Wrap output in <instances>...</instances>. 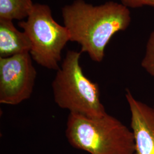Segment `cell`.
<instances>
[{"label": "cell", "instance_id": "obj_6", "mask_svg": "<svg viewBox=\"0 0 154 154\" xmlns=\"http://www.w3.org/2000/svg\"><path fill=\"white\" fill-rule=\"evenodd\" d=\"M126 98L131 113V127L135 154H154V110L136 99L127 90Z\"/></svg>", "mask_w": 154, "mask_h": 154}, {"label": "cell", "instance_id": "obj_5", "mask_svg": "<svg viewBox=\"0 0 154 154\" xmlns=\"http://www.w3.org/2000/svg\"><path fill=\"white\" fill-rule=\"evenodd\" d=\"M36 77L30 53L0 58V103L16 106L29 99Z\"/></svg>", "mask_w": 154, "mask_h": 154}, {"label": "cell", "instance_id": "obj_2", "mask_svg": "<svg viewBox=\"0 0 154 154\" xmlns=\"http://www.w3.org/2000/svg\"><path fill=\"white\" fill-rule=\"evenodd\" d=\"M65 135L72 147L89 154H135L132 131L107 113L90 117L70 112Z\"/></svg>", "mask_w": 154, "mask_h": 154}, {"label": "cell", "instance_id": "obj_1", "mask_svg": "<svg viewBox=\"0 0 154 154\" xmlns=\"http://www.w3.org/2000/svg\"><path fill=\"white\" fill-rule=\"evenodd\" d=\"M61 13L70 41L79 45L81 52L96 62L103 60L112 37L126 30L131 22L130 9L111 1L93 5L84 0H74L64 6Z\"/></svg>", "mask_w": 154, "mask_h": 154}, {"label": "cell", "instance_id": "obj_10", "mask_svg": "<svg viewBox=\"0 0 154 154\" xmlns=\"http://www.w3.org/2000/svg\"><path fill=\"white\" fill-rule=\"evenodd\" d=\"M121 3L130 9H137L144 6L154 7V0H121Z\"/></svg>", "mask_w": 154, "mask_h": 154}, {"label": "cell", "instance_id": "obj_4", "mask_svg": "<svg viewBox=\"0 0 154 154\" xmlns=\"http://www.w3.org/2000/svg\"><path fill=\"white\" fill-rule=\"evenodd\" d=\"M26 19L18 25L30 41L33 60L46 69L57 71L62 51L70 41L67 29L55 21L49 6L46 4H34Z\"/></svg>", "mask_w": 154, "mask_h": 154}, {"label": "cell", "instance_id": "obj_9", "mask_svg": "<svg viewBox=\"0 0 154 154\" xmlns=\"http://www.w3.org/2000/svg\"><path fill=\"white\" fill-rule=\"evenodd\" d=\"M141 65L149 74L154 77V30L149 36Z\"/></svg>", "mask_w": 154, "mask_h": 154}, {"label": "cell", "instance_id": "obj_7", "mask_svg": "<svg viewBox=\"0 0 154 154\" xmlns=\"http://www.w3.org/2000/svg\"><path fill=\"white\" fill-rule=\"evenodd\" d=\"M30 49L27 34L18 30L13 20L0 18V58L30 53Z\"/></svg>", "mask_w": 154, "mask_h": 154}, {"label": "cell", "instance_id": "obj_8", "mask_svg": "<svg viewBox=\"0 0 154 154\" xmlns=\"http://www.w3.org/2000/svg\"><path fill=\"white\" fill-rule=\"evenodd\" d=\"M34 4L32 0H0V18L21 21L28 17Z\"/></svg>", "mask_w": 154, "mask_h": 154}, {"label": "cell", "instance_id": "obj_11", "mask_svg": "<svg viewBox=\"0 0 154 154\" xmlns=\"http://www.w3.org/2000/svg\"><path fill=\"white\" fill-rule=\"evenodd\" d=\"M153 109H154V107H153Z\"/></svg>", "mask_w": 154, "mask_h": 154}, {"label": "cell", "instance_id": "obj_3", "mask_svg": "<svg viewBox=\"0 0 154 154\" xmlns=\"http://www.w3.org/2000/svg\"><path fill=\"white\" fill-rule=\"evenodd\" d=\"M82 53L68 50L51 83L55 103L61 109L90 117L107 113L97 83L85 75L80 65Z\"/></svg>", "mask_w": 154, "mask_h": 154}]
</instances>
